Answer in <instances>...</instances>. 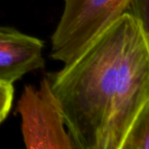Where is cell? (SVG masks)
Returning a JSON list of instances; mask_svg holds the SVG:
<instances>
[{"mask_svg":"<svg viewBox=\"0 0 149 149\" xmlns=\"http://www.w3.org/2000/svg\"><path fill=\"white\" fill-rule=\"evenodd\" d=\"M140 18L121 15L73 60L47 74L75 148L106 149L120 63Z\"/></svg>","mask_w":149,"mask_h":149,"instance_id":"6da1fadb","label":"cell"},{"mask_svg":"<svg viewBox=\"0 0 149 149\" xmlns=\"http://www.w3.org/2000/svg\"><path fill=\"white\" fill-rule=\"evenodd\" d=\"M148 107V31L147 23L140 18L120 63L118 84L107 128L106 149H122L133 123Z\"/></svg>","mask_w":149,"mask_h":149,"instance_id":"7a4b0ae2","label":"cell"},{"mask_svg":"<svg viewBox=\"0 0 149 149\" xmlns=\"http://www.w3.org/2000/svg\"><path fill=\"white\" fill-rule=\"evenodd\" d=\"M63 1L64 10L52 36L51 55L64 65L73 60L121 15L132 13L141 17V0Z\"/></svg>","mask_w":149,"mask_h":149,"instance_id":"3957f363","label":"cell"},{"mask_svg":"<svg viewBox=\"0 0 149 149\" xmlns=\"http://www.w3.org/2000/svg\"><path fill=\"white\" fill-rule=\"evenodd\" d=\"M17 110L22 119L21 130L27 148L75 149L47 75L38 89L25 86Z\"/></svg>","mask_w":149,"mask_h":149,"instance_id":"277c9868","label":"cell"},{"mask_svg":"<svg viewBox=\"0 0 149 149\" xmlns=\"http://www.w3.org/2000/svg\"><path fill=\"white\" fill-rule=\"evenodd\" d=\"M44 43L10 27H0V84L12 85L24 74L42 68Z\"/></svg>","mask_w":149,"mask_h":149,"instance_id":"5b68a950","label":"cell"},{"mask_svg":"<svg viewBox=\"0 0 149 149\" xmlns=\"http://www.w3.org/2000/svg\"><path fill=\"white\" fill-rule=\"evenodd\" d=\"M149 148V107L145 108L130 127L122 149Z\"/></svg>","mask_w":149,"mask_h":149,"instance_id":"8992f818","label":"cell"},{"mask_svg":"<svg viewBox=\"0 0 149 149\" xmlns=\"http://www.w3.org/2000/svg\"><path fill=\"white\" fill-rule=\"evenodd\" d=\"M12 85L0 84V123L9 113L13 100Z\"/></svg>","mask_w":149,"mask_h":149,"instance_id":"52a82bcc","label":"cell"}]
</instances>
